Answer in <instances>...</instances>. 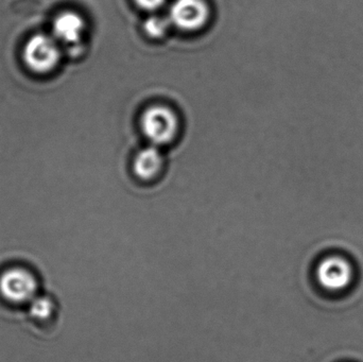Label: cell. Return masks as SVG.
Returning <instances> with one entry per match:
<instances>
[{
	"instance_id": "8",
	"label": "cell",
	"mask_w": 363,
	"mask_h": 362,
	"mask_svg": "<svg viewBox=\"0 0 363 362\" xmlns=\"http://www.w3.org/2000/svg\"><path fill=\"white\" fill-rule=\"evenodd\" d=\"M169 17L160 16V15H152L145 21V31L151 38H160L165 35L172 26Z\"/></svg>"
},
{
	"instance_id": "10",
	"label": "cell",
	"mask_w": 363,
	"mask_h": 362,
	"mask_svg": "<svg viewBox=\"0 0 363 362\" xmlns=\"http://www.w3.org/2000/svg\"><path fill=\"white\" fill-rule=\"evenodd\" d=\"M134 1L143 10L155 12L164 6L166 0H134Z\"/></svg>"
},
{
	"instance_id": "5",
	"label": "cell",
	"mask_w": 363,
	"mask_h": 362,
	"mask_svg": "<svg viewBox=\"0 0 363 362\" xmlns=\"http://www.w3.org/2000/svg\"><path fill=\"white\" fill-rule=\"evenodd\" d=\"M318 280L325 289L342 290L351 284L353 270L351 265L341 257L333 256L324 259L317 271Z\"/></svg>"
},
{
	"instance_id": "3",
	"label": "cell",
	"mask_w": 363,
	"mask_h": 362,
	"mask_svg": "<svg viewBox=\"0 0 363 362\" xmlns=\"http://www.w3.org/2000/svg\"><path fill=\"white\" fill-rule=\"evenodd\" d=\"M38 283L30 272L19 268L6 270L0 276V293L12 303H26L35 297Z\"/></svg>"
},
{
	"instance_id": "2",
	"label": "cell",
	"mask_w": 363,
	"mask_h": 362,
	"mask_svg": "<svg viewBox=\"0 0 363 362\" xmlns=\"http://www.w3.org/2000/svg\"><path fill=\"white\" fill-rule=\"evenodd\" d=\"M61 51L57 40L45 34L32 36L23 49V60L30 69L38 74L51 72L59 63Z\"/></svg>"
},
{
	"instance_id": "1",
	"label": "cell",
	"mask_w": 363,
	"mask_h": 362,
	"mask_svg": "<svg viewBox=\"0 0 363 362\" xmlns=\"http://www.w3.org/2000/svg\"><path fill=\"white\" fill-rule=\"evenodd\" d=\"M140 128L153 146H164L172 142L178 133V117L167 106H153L143 113Z\"/></svg>"
},
{
	"instance_id": "4",
	"label": "cell",
	"mask_w": 363,
	"mask_h": 362,
	"mask_svg": "<svg viewBox=\"0 0 363 362\" xmlns=\"http://www.w3.org/2000/svg\"><path fill=\"white\" fill-rule=\"evenodd\" d=\"M168 17L183 31H198L208 21L209 8L204 0H174Z\"/></svg>"
},
{
	"instance_id": "6",
	"label": "cell",
	"mask_w": 363,
	"mask_h": 362,
	"mask_svg": "<svg viewBox=\"0 0 363 362\" xmlns=\"http://www.w3.org/2000/svg\"><path fill=\"white\" fill-rule=\"evenodd\" d=\"M84 30V21L74 12L62 13L53 23L55 40L68 45L72 49H76L80 44Z\"/></svg>"
},
{
	"instance_id": "7",
	"label": "cell",
	"mask_w": 363,
	"mask_h": 362,
	"mask_svg": "<svg viewBox=\"0 0 363 362\" xmlns=\"http://www.w3.org/2000/svg\"><path fill=\"white\" fill-rule=\"evenodd\" d=\"M164 159L159 147L151 146L143 149L133 161V170L142 180H152L161 172Z\"/></svg>"
},
{
	"instance_id": "9",
	"label": "cell",
	"mask_w": 363,
	"mask_h": 362,
	"mask_svg": "<svg viewBox=\"0 0 363 362\" xmlns=\"http://www.w3.org/2000/svg\"><path fill=\"white\" fill-rule=\"evenodd\" d=\"M30 312L34 318L47 319L52 312V303L46 298H38L32 302Z\"/></svg>"
}]
</instances>
